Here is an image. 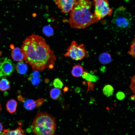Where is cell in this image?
Instances as JSON below:
<instances>
[{"label":"cell","mask_w":135,"mask_h":135,"mask_svg":"<svg viewBox=\"0 0 135 135\" xmlns=\"http://www.w3.org/2000/svg\"><path fill=\"white\" fill-rule=\"evenodd\" d=\"M21 49L24 59L34 70L42 71L46 68H53L56 56L41 36L32 34L27 37L23 42Z\"/></svg>","instance_id":"1"},{"label":"cell","mask_w":135,"mask_h":135,"mask_svg":"<svg viewBox=\"0 0 135 135\" xmlns=\"http://www.w3.org/2000/svg\"><path fill=\"white\" fill-rule=\"evenodd\" d=\"M92 4L89 0H77L70 13L68 22L72 28L84 29L98 20L90 11Z\"/></svg>","instance_id":"2"},{"label":"cell","mask_w":135,"mask_h":135,"mask_svg":"<svg viewBox=\"0 0 135 135\" xmlns=\"http://www.w3.org/2000/svg\"><path fill=\"white\" fill-rule=\"evenodd\" d=\"M31 127L34 135H54L56 128L55 118L46 112H38Z\"/></svg>","instance_id":"3"},{"label":"cell","mask_w":135,"mask_h":135,"mask_svg":"<svg viewBox=\"0 0 135 135\" xmlns=\"http://www.w3.org/2000/svg\"><path fill=\"white\" fill-rule=\"evenodd\" d=\"M112 23L113 27L118 30L129 28L132 20V16L126 8L120 6L114 12Z\"/></svg>","instance_id":"4"},{"label":"cell","mask_w":135,"mask_h":135,"mask_svg":"<svg viewBox=\"0 0 135 135\" xmlns=\"http://www.w3.org/2000/svg\"><path fill=\"white\" fill-rule=\"evenodd\" d=\"M67 52L64 54L65 57L70 58L72 60H81L89 56L83 44H79L76 41H72L70 45L67 48Z\"/></svg>","instance_id":"5"},{"label":"cell","mask_w":135,"mask_h":135,"mask_svg":"<svg viewBox=\"0 0 135 135\" xmlns=\"http://www.w3.org/2000/svg\"><path fill=\"white\" fill-rule=\"evenodd\" d=\"M93 3L95 7L94 14L98 20L112 14V9L110 7L107 0H93Z\"/></svg>","instance_id":"6"},{"label":"cell","mask_w":135,"mask_h":135,"mask_svg":"<svg viewBox=\"0 0 135 135\" xmlns=\"http://www.w3.org/2000/svg\"><path fill=\"white\" fill-rule=\"evenodd\" d=\"M15 68L14 64L10 59L7 57L0 58V78L11 75Z\"/></svg>","instance_id":"7"},{"label":"cell","mask_w":135,"mask_h":135,"mask_svg":"<svg viewBox=\"0 0 135 135\" xmlns=\"http://www.w3.org/2000/svg\"><path fill=\"white\" fill-rule=\"evenodd\" d=\"M76 0H54L55 4L60 9L62 12L67 14L72 10Z\"/></svg>","instance_id":"8"},{"label":"cell","mask_w":135,"mask_h":135,"mask_svg":"<svg viewBox=\"0 0 135 135\" xmlns=\"http://www.w3.org/2000/svg\"><path fill=\"white\" fill-rule=\"evenodd\" d=\"M46 100L43 98H39L35 100H28L24 102V106L28 110H32L35 108L40 107Z\"/></svg>","instance_id":"9"},{"label":"cell","mask_w":135,"mask_h":135,"mask_svg":"<svg viewBox=\"0 0 135 135\" xmlns=\"http://www.w3.org/2000/svg\"><path fill=\"white\" fill-rule=\"evenodd\" d=\"M12 49L11 56L14 60L16 61H22L24 59V56L21 49L18 48H14L13 45H11Z\"/></svg>","instance_id":"10"},{"label":"cell","mask_w":135,"mask_h":135,"mask_svg":"<svg viewBox=\"0 0 135 135\" xmlns=\"http://www.w3.org/2000/svg\"><path fill=\"white\" fill-rule=\"evenodd\" d=\"M0 135H25V134L21 127L19 126L14 130L4 129L0 134Z\"/></svg>","instance_id":"11"},{"label":"cell","mask_w":135,"mask_h":135,"mask_svg":"<svg viewBox=\"0 0 135 135\" xmlns=\"http://www.w3.org/2000/svg\"><path fill=\"white\" fill-rule=\"evenodd\" d=\"M40 78L39 71L34 70L30 75L28 79L32 84L36 86L40 82Z\"/></svg>","instance_id":"12"},{"label":"cell","mask_w":135,"mask_h":135,"mask_svg":"<svg viewBox=\"0 0 135 135\" xmlns=\"http://www.w3.org/2000/svg\"><path fill=\"white\" fill-rule=\"evenodd\" d=\"M83 72V68L82 66L79 64H77L73 66L71 74L73 76L78 78L82 75Z\"/></svg>","instance_id":"13"},{"label":"cell","mask_w":135,"mask_h":135,"mask_svg":"<svg viewBox=\"0 0 135 135\" xmlns=\"http://www.w3.org/2000/svg\"><path fill=\"white\" fill-rule=\"evenodd\" d=\"M17 104V102L14 99L9 100L6 104L7 110L10 113L14 112L16 110Z\"/></svg>","instance_id":"14"},{"label":"cell","mask_w":135,"mask_h":135,"mask_svg":"<svg viewBox=\"0 0 135 135\" xmlns=\"http://www.w3.org/2000/svg\"><path fill=\"white\" fill-rule=\"evenodd\" d=\"M100 62L103 64L110 63L111 61L112 58L110 55L107 52H103L100 54L99 57Z\"/></svg>","instance_id":"15"},{"label":"cell","mask_w":135,"mask_h":135,"mask_svg":"<svg viewBox=\"0 0 135 135\" xmlns=\"http://www.w3.org/2000/svg\"><path fill=\"white\" fill-rule=\"evenodd\" d=\"M82 76L83 78L86 80L87 82L94 83L98 79L97 76L89 73L86 71H84Z\"/></svg>","instance_id":"16"},{"label":"cell","mask_w":135,"mask_h":135,"mask_svg":"<svg viewBox=\"0 0 135 135\" xmlns=\"http://www.w3.org/2000/svg\"><path fill=\"white\" fill-rule=\"evenodd\" d=\"M16 68L17 71L19 74H24L27 71L28 66L24 62L20 61L17 64Z\"/></svg>","instance_id":"17"},{"label":"cell","mask_w":135,"mask_h":135,"mask_svg":"<svg viewBox=\"0 0 135 135\" xmlns=\"http://www.w3.org/2000/svg\"><path fill=\"white\" fill-rule=\"evenodd\" d=\"M10 82L7 79L2 78L0 80V90L6 91L10 88Z\"/></svg>","instance_id":"18"},{"label":"cell","mask_w":135,"mask_h":135,"mask_svg":"<svg viewBox=\"0 0 135 135\" xmlns=\"http://www.w3.org/2000/svg\"><path fill=\"white\" fill-rule=\"evenodd\" d=\"M61 94V91L60 89L54 88L52 89L50 91V95L51 98L54 100L58 99Z\"/></svg>","instance_id":"19"},{"label":"cell","mask_w":135,"mask_h":135,"mask_svg":"<svg viewBox=\"0 0 135 135\" xmlns=\"http://www.w3.org/2000/svg\"><path fill=\"white\" fill-rule=\"evenodd\" d=\"M104 94L106 96L109 97L112 96L114 92L113 87L110 85L108 84L105 86L103 89Z\"/></svg>","instance_id":"20"},{"label":"cell","mask_w":135,"mask_h":135,"mask_svg":"<svg viewBox=\"0 0 135 135\" xmlns=\"http://www.w3.org/2000/svg\"><path fill=\"white\" fill-rule=\"evenodd\" d=\"M42 32L45 36L48 37L52 36L54 34L53 28L48 25L45 26L42 29Z\"/></svg>","instance_id":"21"},{"label":"cell","mask_w":135,"mask_h":135,"mask_svg":"<svg viewBox=\"0 0 135 135\" xmlns=\"http://www.w3.org/2000/svg\"><path fill=\"white\" fill-rule=\"evenodd\" d=\"M135 38L132 40V43L130 46L129 50L128 52V54L131 56L133 58H135Z\"/></svg>","instance_id":"22"},{"label":"cell","mask_w":135,"mask_h":135,"mask_svg":"<svg viewBox=\"0 0 135 135\" xmlns=\"http://www.w3.org/2000/svg\"><path fill=\"white\" fill-rule=\"evenodd\" d=\"M53 84L55 88H61L63 86V83L58 78L55 79L53 82Z\"/></svg>","instance_id":"23"},{"label":"cell","mask_w":135,"mask_h":135,"mask_svg":"<svg viewBox=\"0 0 135 135\" xmlns=\"http://www.w3.org/2000/svg\"><path fill=\"white\" fill-rule=\"evenodd\" d=\"M116 96L118 100H123L125 98V94L123 92H119L116 94Z\"/></svg>","instance_id":"24"},{"label":"cell","mask_w":135,"mask_h":135,"mask_svg":"<svg viewBox=\"0 0 135 135\" xmlns=\"http://www.w3.org/2000/svg\"><path fill=\"white\" fill-rule=\"evenodd\" d=\"M130 88L134 93L135 92V76L134 75L131 79Z\"/></svg>","instance_id":"25"},{"label":"cell","mask_w":135,"mask_h":135,"mask_svg":"<svg viewBox=\"0 0 135 135\" xmlns=\"http://www.w3.org/2000/svg\"><path fill=\"white\" fill-rule=\"evenodd\" d=\"M3 128V126L2 124L0 122V134L1 133L2 130Z\"/></svg>","instance_id":"26"},{"label":"cell","mask_w":135,"mask_h":135,"mask_svg":"<svg viewBox=\"0 0 135 135\" xmlns=\"http://www.w3.org/2000/svg\"><path fill=\"white\" fill-rule=\"evenodd\" d=\"M135 96L134 95H133L132 96L130 97V98L131 100H134Z\"/></svg>","instance_id":"27"},{"label":"cell","mask_w":135,"mask_h":135,"mask_svg":"<svg viewBox=\"0 0 135 135\" xmlns=\"http://www.w3.org/2000/svg\"><path fill=\"white\" fill-rule=\"evenodd\" d=\"M2 110V108L1 105L0 104V112H1Z\"/></svg>","instance_id":"28"},{"label":"cell","mask_w":135,"mask_h":135,"mask_svg":"<svg viewBox=\"0 0 135 135\" xmlns=\"http://www.w3.org/2000/svg\"><path fill=\"white\" fill-rule=\"evenodd\" d=\"M125 0L126 1L128 2L129 1V0Z\"/></svg>","instance_id":"29"},{"label":"cell","mask_w":135,"mask_h":135,"mask_svg":"<svg viewBox=\"0 0 135 135\" xmlns=\"http://www.w3.org/2000/svg\"></svg>","instance_id":"30"}]
</instances>
